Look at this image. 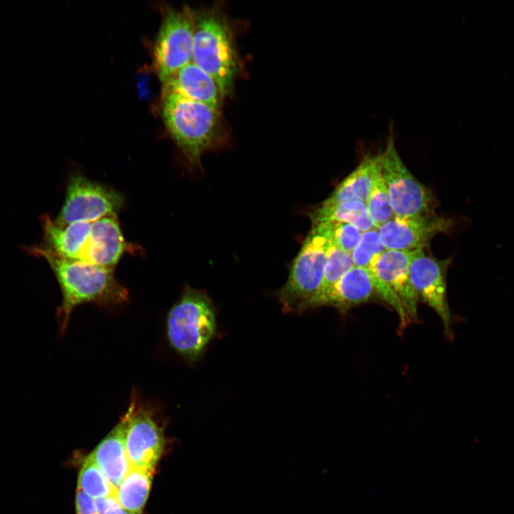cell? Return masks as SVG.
Listing matches in <instances>:
<instances>
[{
    "instance_id": "1",
    "label": "cell",
    "mask_w": 514,
    "mask_h": 514,
    "mask_svg": "<svg viewBox=\"0 0 514 514\" xmlns=\"http://www.w3.org/2000/svg\"><path fill=\"white\" fill-rule=\"evenodd\" d=\"M29 251L47 261L59 283L62 301L56 310V319L61 334L66 332L77 306L86 303L114 306L129 299L128 289L116 278L114 270L60 258L41 246H32Z\"/></svg>"
},
{
    "instance_id": "2",
    "label": "cell",
    "mask_w": 514,
    "mask_h": 514,
    "mask_svg": "<svg viewBox=\"0 0 514 514\" xmlns=\"http://www.w3.org/2000/svg\"><path fill=\"white\" fill-rule=\"evenodd\" d=\"M161 116L171 137L193 168L199 166L205 151L224 138L220 109L176 93L162 90Z\"/></svg>"
},
{
    "instance_id": "3",
    "label": "cell",
    "mask_w": 514,
    "mask_h": 514,
    "mask_svg": "<svg viewBox=\"0 0 514 514\" xmlns=\"http://www.w3.org/2000/svg\"><path fill=\"white\" fill-rule=\"evenodd\" d=\"M216 316V308L205 291L185 286L167 313L168 345L187 363H196L217 336Z\"/></svg>"
},
{
    "instance_id": "4",
    "label": "cell",
    "mask_w": 514,
    "mask_h": 514,
    "mask_svg": "<svg viewBox=\"0 0 514 514\" xmlns=\"http://www.w3.org/2000/svg\"><path fill=\"white\" fill-rule=\"evenodd\" d=\"M191 62L216 81L223 98L231 94L239 57L229 21L217 6L195 11Z\"/></svg>"
},
{
    "instance_id": "5",
    "label": "cell",
    "mask_w": 514,
    "mask_h": 514,
    "mask_svg": "<svg viewBox=\"0 0 514 514\" xmlns=\"http://www.w3.org/2000/svg\"><path fill=\"white\" fill-rule=\"evenodd\" d=\"M329 241L312 226L294 259L287 281L276 292L285 313L313 308L323 281Z\"/></svg>"
},
{
    "instance_id": "6",
    "label": "cell",
    "mask_w": 514,
    "mask_h": 514,
    "mask_svg": "<svg viewBox=\"0 0 514 514\" xmlns=\"http://www.w3.org/2000/svg\"><path fill=\"white\" fill-rule=\"evenodd\" d=\"M124 206L125 197L119 191L74 173L69 178L64 202L54 221L59 226L93 222L117 216Z\"/></svg>"
},
{
    "instance_id": "7",
    "label": "cell",
    "mask_w": 514,
    "mask_h": 514,
    "mask_svg": "<svg viewBox=\"0 0 514 514\" xmlns=\"http://www.w3.org/2000/svg\"><path fill=\"white\" fill-rule=\"evenodd\" d=\"M195 11L188 8L168 9L153 45V64L164 84L192 59Z\"/></svg>"
},
{
    "instance_id": "8",
    "label": "cell",
    "mask_w": 514,
    "mask_h": 514,
    "mask_svg": "<svg viewBox=\"0 0 514 514\" xmlns=\"http://www.w3.org/2000/svg\"><path fill=\"white\" fill-rule=\"evenodd\" d=\"M379 157L381 177L395 217H414L434 212L432 193L405 166L392 139Z\"/></svg>"
},
{
    "instance_id": "9",
    "label": "cell",
    "mask_w": 514,
    "mask_h": 514,
    "mask_svg": "<svg viewBox=\"0 0 514 514\" xmlns=\"http://www.w3.org/2000/svg\"><path fill=\"white\" fill-rule=\"evenodd\" d=\"M131 399L133 408L125 438L126 454L132 468L154 472L165 444L163 430L133 394Z\"/></svg>"
},
{
    "instance_id": "10",
    "label": "cell",
    "mask_w": 514,
    "mask_h": 514,
    "mask_svg": "<svg viewBox=\"0 0 514 514\" xmlns=\"http://www.w3.org/2000/svg\"><path fill=\"white\" fill-rule=\"evenodd\" d=\"M450 260H438L424 250L413 252L409 273L418 299L440 317L447 336H451V315L446 296V270Z\"/></svg>"
},
{
    "instance_id": "11",
    "label": "cell",
    "mask_w": 514,
    "mask_h": 514,
    "mask_svg": "<svg viewBox=\"0 0 514 514\" xmlns=\"http://www.w3.org/2000/svg\"><path fill=\"white\" fill-rule=\"evenodd\" d=\"M450 227V220L431 212L414 217H394L377 229L386 250L415 252L424 250L434 236Z\"/></svg>"
},
{
    "instance_id": "12",
    "label": "cell",
    "mask_w": 514,
    "mask_h": 514,
    "mask_svg": "<svg viewBox=\"0 0 514 514\" xmlns=\"http://www.w3.org/2000/svg\"><path fill=\"white\" fill-rule=\"evenodd\" d=\"M138 251V247L124 238L117 216L91 222V228L78 261L114 270L126 253Z\"/></svg>"
},
{
    "instance_id": "13",
    "label": "cell",
    "mask_w": 514,
    "mask_h": 514,
    "mask_svg": "<svg viewBox=\"0 0 514 514\" xmlns=\"http://www.w3.org/2000/svg\"><path fill=\"white\" fill-rule=\"evenodd\" d=\"M413 254V252L385 250L373 259L368 268L395 294L410 322L418 320L419 301L409 273Z\"/></svg>"
},
{
    "instance_id": "14",
    "label": "cell",
    "mask_w": 514,
    "mask_h": 514,
    "mask_svg": "<svg viewBox=\"0 0 514 514\" xmlns=\"http://www.w3.org/2000/svg\"><path fill=\"white\" fill-rule=\"evenodd\" d=\"M133 408L131 399L126 413L91 453L96 465L116 490L132 468L125 447L127 426Z\"/></svg>"
},
{
    "instance_id": "15",
    "label": "cell",
    "mask_w": 514,
    "mask_h": 514,
    "mask_svg": "<svg viewBox=\"0 0 514 514\" xmlns=\"http://www.w3.org/2000/svg\"><path fill=\"white\" fill-rule=\"evenodd\" d=\"M163 90L220 109L223 96L216 81L199 66L190 62L162 84Z\"/></svg>"
},
{
    "instance_id": "16",
    "label": "cell",
    "mask_w": 514,
    "mask_h": 514,
    "mask_svg": "<svg viewBox=\"0 0 514 514\" xmlns=\"http://www.w3.org/2000/svg\"><path fill=\"white\" fill-rule=\"evenodd\" d=\"M376 294L373 280L368 269L353 267L333 286L322 306H330L341 313L366 303Z\"/></svg>"
},
{
    "instance_id": "17",
    "label": "cell",
    "mask_w": 514,
    "mask_h": 514,
    "mask_svg": "<svg viewBox=\"0 0 514 514\" xmlns=\"http://www.w3.org/2000/svg\"><path fill=\"white\" fill-rule=\"evenodd\" d=\"M380 172L379 155H366L358 166L339 183L322 205L349 201L366 203L376 176Z\"/></svg>"
},
{
    "instance_id": "18",
    "label": "cell",
    "mask_w": 514,
    "mask_h": 514,
    "mask_svg": "<svg viewBox=\"0 0 514 514\" xmlns=\"http://www.w3.org/2000/svg\"><path fill=\"white\" fill-rule=\"evenodd\" d=\"M312 226L340 222L351 224L364 232L376 228L368 216L366 203L349 201L333 206L321 204L308 213Z\"/></svg>"
},
{
    "instance_id": "19",
    "label": "cell",
    "mask_w": 514,
    "mask_h": 514,
    "mask_svg": "<svg viewBox=\"0 0 514 514\" xmlns=\"http://www.w3.org/2000/svg\"><path fill=\"white\" fill-rule=\"evenodd\" d=\"M152 471L132 468L116 490L119 505L133 514H141L153 476Z\"/></svg>"
},
{
    "instance_id": "20",
    "label": "cell",
    "mask_w": 514,
    "mask_h": 514,
    "mask_svg": "<svg viewBox=\"0 0 514 514\" xmlns=\"http://www.w3.org/2000/svg\"><path fill=\"white\" fill-rule=\"evenodd\" d=\"M330 243V242H329ZM354 267L351 253L329 243L324 266L323 281L313 308L321 306L322 303L337 281Z\"/></svg>"
},
{
    "instance_id": "21",
    "label": "cell",
    "mask_w": 514,
    "mask_h": 514,
    "mask_svg": "<svg viewBox=\"0 0 514 514\" xmlns=\"http://www.w3.org/2000/svg\"><path fill=\"white\" fill-rule=\"evenodd\" d=\"M77 485V488L94 500L115 495L116 493V490L96 465L91 453L81 466Z\"/></svg>"
},
{
    "instance_id": "22",
    "label": "cell",
    "mask_w": 514,
    "mask_h": 514,
    "mask_svg": "<svg viewBox=\"0 0 514 514\" xmlns=\"http://www.w3.org/2000/svg\"><path fill=\"white\" fill-rule=\"evenodd\" d=\"M366 206L370 219L376 228L395 217L381 171L374 180Z\"/></svg>"
},
{
    "instance_id": "23",
    "label": "cell",
    "mask_w": 514,
    "mask_h": 514,
    "mask_svg": "<svg viewBox=\"0 0 514 514\" xmlns=\"http://www.w3.org/2000/svg\"><path fill=\"white\" fill-rule=\"evenodd\" d=\"M333 245L351 253L362 235L356 226L346 223L328 222L316 226Z\"/></svg>"
},
{
    "instance_id": "24",
    "label": "cell",
    "mask_w": 514,
    "mask_h": 514,
    "mask_svg": "<svg viewBox=\"0 0 514 514\" xmlns=\"http://www.w3.org/2000/svg\"><path fill=\"white\" fill-rule=\"evenodd\" d=\"M385 250L377 228L362 232L360 241L351 253L354 266L368 269L373 259Z\"/></svg>"
},
{
    "instance_id": "25",
    "label": "cell",
    "mask_w": 514,
    "mask_h": 514,
    "mask_svg": "<svg viewBox=\"0 0 514 514\" xmlns=\"http://www.w3.org/2000/svg\"><path fill=\"white\" fill-rule=\"evenodd\" d=\"M76 514H99L94 500L79 488L76 495Z\"/></svg>"
},
{
    "instance_id": "26",
    "label": "cell",
    "mask_w": 514,
    "mask_h": 514,
    "mask_svg": "<svg viewBox=\"0 0 514 514\" xmlns=\"http://www.w3.org/2000/svg\"><path fill=\"white\" fill-rule=\"evenodd\" d=\"M101 514H133L125 509H124L119 503L114 504L111 507L108 508Z\"/></svg>"
}]
</instances>
